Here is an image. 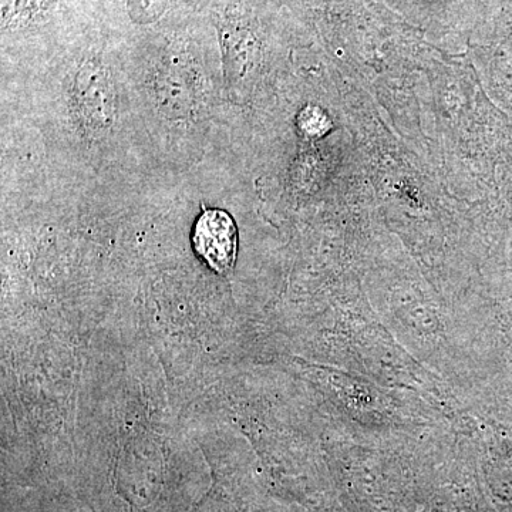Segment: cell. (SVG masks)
Segmentation results:
<instances>
[{
	"label": "cell",
	"instance_id": "cell-1",
	"mask_svg": "<svg viewBox=\"0 0 512 512\" xmlns=\"http://www.w3.org/2000/svg\"><path fill=\"white\" fill-rule=\"evenodd\" d=\"M194 245L214 271L227 272L237 255V229L227 212H204L195 225Z\"/></svg>",
	"mask_w": 512,
	"mask_h": 512
},
{
	"label": "cell",
	"instance_id": "cell-2",
	"mask_svg": "<svg viewBox=\"0 0 512 512\" xmlns=\"http://www.w3.org/2000/svg\"><path fill=\"white\" fill-rule=\"evenodd\" d=\"M113 84L106 69L99 63L84 64L77 74V109L87 126L100 130L109 127L114 117Z\"/></svg>",
	"mask_w": 512,
	"mask_h": 512
},
{
	"label": "cell",
	"instance_id": "cell-3",
	"mask_svg": "<svg viewBox=\"0 0 512 512\" xmlns=\"http://www.w3.org/2000/svg\"><path fill=\"white\" fill-rule=\"evenodd\" d=\"M168 0H128L130 16L140 23H150L160 18L167 8Z\"/></svg>",
	"mask_w": 512,
	"mask_h": 512
}]
</instances>
